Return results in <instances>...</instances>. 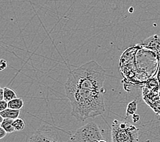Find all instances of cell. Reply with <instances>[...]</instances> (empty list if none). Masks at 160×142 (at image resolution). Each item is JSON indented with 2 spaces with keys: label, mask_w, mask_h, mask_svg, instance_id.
Returning a JSON list of instances; mask_svg holds the SVG:
<instances>
[{
  "label": "cell",
  "mask_w": 160,
  "mask_h": 142,
  "mask_svg": "<svg viewBox=\"0 0 160 142\" xmlns=\"http://www.w3.org/2000/svg\"><path fill=\"white\" fill-rule=\"evenodd\" d=\"M72 139L76 142H98L104 139L101 129L94 122H90L77 130Z\"/></svg>",
  "instance_id": "obj_5"
},
{
  "label": "cell",
  "mask_w": 160,
  "mask_h": 142,
  "mask_svg": "<svg viewBox=\"0 0 160 142\" xmlns=\"http://www.w3.org/2000/svg\"><path fill=\"white\" fill-rule=\"evenodd\" d=\"M24 105V102L21 98H16L8 102V108L20 110Z\"/></svg>",
  "instance_id": "obj_9"
},
{
  "label": "cell",
  "mask_w": 160,
  "mask_h": 142,
  "mask_svg": "<svg viewBox=\"0 0 160 142\" xmlns=\"http://www.w3.org/2000/svg\"><path fill=\"white\" fill-rule=\"evenodd\" d=\"M13 126L15 129V131H22L25 128V124L24 120L19 118L14 120Z\"/></svg>",
  "instance_id": "obj_12"
},
{
  "label": "cell",
  "mask_w": 160,
  "mask_h": 142,
  "mask_svg": "<svg viewBox=\"0 0 160 142\" xmlns=\"http://www.w3.org/2000/svg\"><path fill=\"white\" fill-rule=\"evenodd\" d=\"M14 120L8 118H3V121L0 124V127H2L8 133H11L15 131L13 126Z\"/></svg>",
  "instance_id": "obj_8"
},
{
  "label": "cell",
  "mask_w": 160,
  "mask_h": 142,
  "mask_svg": "<svg viewBox=\"0 0 160 142\" xmlns=\"http://www.w3.org/2000/svg\"><path fill=\"white\" fill-rule=\"evenodd\" d=\"M98 142H107V141H106V140H105V139H101L100 141H99Z\"/></svg>",
  "instance_id": "obj_20"
},
{
  "label": "cell",
  "mask_w": 160,
  "mask_h": 142,
  "mask_svg": "<svg viewBox=\"0 0 160 142\" xmlns=\"http://www.w3.org/2000/svg\"><path fill=\"white\" fill-rule=\"evenodd\" d=\"M139 129L134 125L115 120L111 125V142H139Z\"/></svg>",
  "instance_id": "obj_4"
},
{
  "label": "cell",
  "mask_w": 160,
  "mask_h": 142,
  "mask_svg": "<svg viewBox=\"0 0 160 142\" xmlns=\"http://www.w3.org/2000/svg\"><path fill=\"white\" fill-rule=\"evenodd\" d=\"M8 66V63L6 62V60L2 59L0 60V70L3 71L7 68Z\"/></svg>",
  "instance_id": "obj_15"
},
{
  "label": "cell",
  "mask_w": 160,
  "mask_h": 142,
  "mask_svg": "<svg viewBox=\"0 0 160 142\" xmlns=\"http://www.w3.org/2000/svg\"><path fill=\"white\" fill-rule=\"evenodd\" d=\"M159 98H160V89H159Z\"/></svg>",
  "instance_id": "obj_21"
},
{
  "label": "cell",
  "mask_w": 160,
  "mask_h": 142,
  "mask_svg": "<svg viewBox=\"0 0 160 142\" xmlns=\"http://www.w3.org/2000/svg\"><path fill=\"white\" fill-rule=\"evenodd\" d=\"M157 79L159 84L160 87V60L159 61V65H158V74H157Z\"/></svg>",
  "instance_id": "obj_19"
},
{
  "label": "cell",
  "mask_w": 160,
  "mask_h": 142,
  "mask_svg": "<svg viewBox=\"0 0 160 142\" xmlns=\"http://www.w3.org/2000/svg\"><path fill=\"white\" fill-rule=\"evenodd\" d=\"M137 108H138V101H137V99H134V101L129 103L127 107L126 112H125L126 118L136 113Z\"/></svg>",
  "instance_id": "obj_10"
},
{
  "label": "cell",
  "mask_w": 160,
  "mask_h": 142,
  "mask_svg": "<svg viewBox=\"0 0 160 142\" xmlns=\"http://www.w3.org/2000/svg\"><path fill=\"white\" fill-rule=\"evenodd\" d=\"M148 105L151 107V109L155 111L156 114L159 115L160 116V98L156 99L155 101L150 103Z\"/></svg>",
  "instance_id": "obj_13"
},
{
  "label": "cell",
  "mask_w": 160,
  "mask_h": 142,
  "mask_svg": "<svg viewBox=\"0 0 160 142\" xmlns=\"http://www.w3.org/2000/svg\"><path fill=\"white\" fill-rule=\"evenodd\" d=\"M132 120H133V122H134V123H136V122H138L140 120V116L138 114L134 113L132 116Z\"/></svg>",
  "instance_id": "obj_17"
},
{
  "label": "cell",
  "mask_w": 160,
  "mask_h": 142,
  "mask_svg": "<svg viewBox=\"0 0 160 142\" xmlns=\"http://www.w3.org/2000/svg\"><path fill=\"white\" fill-rule=\"evenodd\" d=\"M4 100V90L3 88L0 87V101Z\"/></svg>",
  "instance_id": "obj_18"
},
{
  "label": "cell",
  "mask_w": 160,
  "mask_h": 142,
  "mask_svg": "<svg viewBox=\"0 0 160 142\" xmlns=\"http://www.w3.org/2000/svg\"><path fill=\"white\" fill-rule=\"evenodd\" d=\"M7 133H8L4 129H3L2 127H0V139H3V137H5Z\"/></svg>",
  "instance_id": "obj_16"
},
{
  "label": "cell",
  "mask_w": 160,
  "mask_h": 142,
  "mask_svg": "<svg viewBox=\"0 0 160 142\" xmlns=\"http://www.w3.org/2000/svg\"><path fill=\"white\" fill-rule=\"evenodd\" d=\"M143 45L148 49H151L157 56L158 60H160V36L155 34L147 38L143 41Z\"/></svg>",
  "instance_id": "obj_6"
},
{
  "label": "cell",
  "mask_w": 160,
  "mask_h": 142,
  "mask_svg": "<svg viewBox=\"0 0 160 142\" xmlns=\"http://www.w3.org/2000/svg\"><path fill=\"white\" fill-rule=\"evenodd\" d=\"M21 111L18 109H13L10 108H8L2 111H0V116L3 118H8V119H15L18 118L20 116Z\"/></svg>",
  "instance_id": "obj_7"
},
{
  "label": "cell",
  "mask_w": 160,
  "mask_h": 142,
  "mask_svg": "<svg viewBox=\"0 0 160 142\" xmlns=\"http://www.w3.org/2000/svg\"><path fill=\"white\" fill-rule=\"evenodd\" d=\"M72 142H76V141H74V140H73V141H72Z\"/></svg>",
  "instance_id": "obj_22"
},
{
  "label": "cell",
  "mask_w": 160,
  "mask_h": 142,
  "mask_svg": "<svg viewBox=\"0 0 160 142\" xmlns=\"http://www.w3.org/2000/svg\"><path fill=\"white\" fill-rule=\"evenodd\" d=\"M105 79L106 71L96 61L91 60L70 71L68 75L65 86L88 87L104 91Z\"/></svg>",
  "instance_id": "obj_2"
},
{
  "label": "cell",
  "mask_w": 160,
  "mask_h": 142,
  "mask_svg": "<svg viewBox=\"0 0 160 142\" xmlns=\"http://www.w3.org/2000/svg\"><path fill=\"white\" fill-rule=\"evenodd\" d=\"M71 133L60 129L52 125L40 126L32 137L29 142H72Z\"/></svg>",
  "instance_id": "obj_3"
},
{
  "label": "cell",
  "mask_w": 160,
  "mask_h": 142,
  "mask_svg": "<svg viewBox=\"0 0 160 142\" xmlns=\"http://www.w3.org/2000/svg\"><path fill=\"white\" fill-rule=\"evenodd\" d=\"M4 90V100L8 102L10 101L11 100L17 98V94L16 92L14 91L12 89L6 87L3 88Z\"/></svg>",
  "instance_id": "obj_11"
},
{
  "label": "cell",
  "mask_w": 160,
  "mask_h": 142,
  "mask_svg": "<svg viewBox=\"0 0 160 142\" xmlns=\"http://www.w3.org/2000/svg\"><path fill=\"white\" fill-rule=\"evenodd\" d=\"M8 108V102L5 100L0 101V111H2Z\"/></svg>",
  "instance_id": "obj_14"
},
{
  "label": "cell",
  "mask_w": 160,
  "mask_h": 142,
  "mask_svg": "<svg viewBox=\"0 0 160 142\" xmlns=\"http://www.w3.org/2000/svg\"><path fill=\"white\" fill-rule=\"evenodd\" d=\"M66 97L70 102L71 115L79 122L96 118L105 111L104 91L88 87L64 86Z\"/></svg>",
  "instance_id": "obj_1"
}]
</instances>
